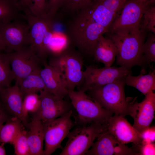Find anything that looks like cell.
<instances>
[{"label": "cell", "mask_w": 155, "mask_h": 155, "mask_svg": "<svg viewBox=\"0 0 155 155\" xmlns=\"http://www.w3.org/2000/svg\"><path fill=\"white\" fill-rule=\"evenodd\" d=\"M125 79L116 81L87 92L104 109L113 114L125 117L129 115L132 98L125 96Z\"/></svg>", "instance_id": "obj_1"}, {"label": "cell", "mask_w": 155, "mask_h": 155, "mask_svg": "<svg viewBox=\"0 0 155 155\" xmlns=\"http://www.w3.org/2000/svg\"><path fill=\"white\" fill-rule=\"evenodd\" d=\"M147 33L140 29L137 32L125 34H106V37L112 41L116 47V60L118 65L130 69L134 66H139Z\"/></svg>", "instance_id": "obj_2"}, {"label": "cell", "mask_w": 155, "mask_h": 155, "mask_svg": "<svg viewBox=\"0 0 155 155\" xmlns=\"http://www.w3.org/2000/svg\"><path fill=\"white\" fill-rule=\"evenodd\" d=\"M71 104L77 113L75 121L78 125L93 123H106L113 114L101 107L86 92L78 90H69Z\"/></svg>", "instance_id": "obj_3"}, {"label": "cell", "mask_w": 155, "mask_h": 155, "mask_svg": "<svg viewBox=\"0 0 155 155\" xmlns=\"http://www.w3.org/2000/svg\"><path fill=\"white\" fill-rule=\"evenodd\" d=\"M82 55L69 47L56 55L52 56L49 65L62 73L69 90H74L82 84L84 80Z\"/></svg>", "instance_id": "obj_4"}, {"label": "cell", "mask_w": 155, "mask_h": 155, "mask_svg": "<svg viewBox=\"0 0 155 155\" xmlns=\"http://www.w3.org/2000/svg\"><path fill=\"white\" fill-rule=\"evenodd\" d=\"M108 123L78 125L69 133L67 142L59 155H85L95 140L107 131Z\"/></svg>", "instance_id": "obj_5"}, {"label": "cell", "mask_w": 155, "mask_h": 155, "mask_svg": "<svg viewBox=\"0 0 155 155\" xmlns=\"http://www.w3.org/2000/svg\"><path fill=\"white\" fill-rule=\"evenodd\" d=\"M150 4L138 0H127L106 33L125 34L138 32L144 11Z\"/></svg>", "instance_id": "obj_6"}, {"label": "cell", "mask_w": 155, "mask_h": 155, "mask_svg": "<svg viewBox=\"0 0 155 155\" xmlns=\"http://www.w3.org/2000/svg\"><path fill=\"white\" fill-rule=\"evenodd\" d=\"M132 74L131 69L120 66L98 68L92 65L86 67L84 71V80L79 90L86 92L117 80L125 79Z\"/></svg>", "instance_id": "obj_7"}, {"label": "cell", "mask_w": 155, "mask_h": 155, "mask_svg": "<svg viewBox=\"0 0 155 155\" xmlns=\"http://www.w3.org/2000/svg\"><path fill=\"white\" fill-rule=\"evenodd\" d=\"M71 110L54 120L42 123L44 131L45 148L44 155H50L61 146L75 123L71 119Z\"/></svg>", "instance_id": "obj_8"}, {"label": "cell", "mask_w": 155, "mask_h": 155, "mask_svg": "<svg viewBox=\"0 0 155 155\" xmlns=\"http://www.w3.org/2000/svg\"><path fill=\"white\" fill-rule=\"evenodd\" d=\"M11 68L16 83L19 86L22 81L29 75L40 71L43 63L29 46L9 53Z\"/></svg>", "instance_id": "obj_9"}, {"label": "cell", "mask_w": 155, "mask_h": 155, "mask_svg": "<svg viewBox=\"0 0 155 155\" xmlns=\"http://www.w3.org/2000/svg\"><path fill=\"white\" fill-rule=\"evenodd\" d=\"M29 28V46L43 62L46 57L44 49L45 39L54 28V18L46 15L36 16L25 15Z\"/></svg>", "instance_id": "obj_10"}, {"label": "cell", "mask_w": 155, "mask_h": 155, "mask_svg": "<svg viewBox=\"0 0 155 155\" xmlns=\"http://www.w3.org/2000/svg\"><path fill=\"white\" fill-rule=\"evenodd\" d=\"M0 36L9 53L19 50L29 45V28L27 22L20 19L0 24Z\"/></svg>", "instance_id": "obj_11"}, {"label": "cell", "mask_w": 155, "mask_h": 155, "mask_svg": "<svg viewBox=\"0 0 155 155\" xmlns=\"http://www.w3.org/2000/svg\"><path fill=\"white\" fill-rule=\"evenodd\" d=\"M40 105L37 111L32 115V120L42 123L58 118L72 110L71 104L55 96L44 90L39 94Z\"/></svg>", "instance_id": "obj_12"}, {"label": "cell", "mask_w": 155, "mask_h": 155, "mask_svg": "<svg viewBox=\"0 0 155 155\" xmlns=\"http://www.w3.org/2000/svg\"><path fill=\"white\" fill-rule=\"evenodd\" d=\"M140 102L132 98L129 115L133 120V126L140 133L150 127L154 117L155 111V93L152 91L146 95Z\"/></svg>", "instance_id": "obj_13"}, {"label": "cell", "mask_w": 155, "mask_h": 155, "mask_svg": "<svg viewBox=\"0 0 155 155\" xmlns=\"http://www.w3.org/2000/svg\"><path fill=\"white\" fill-rule=\"evenodd\" d=\"M138 155L131 148L122 144L107 131L94 142L85 155Z\"/></svg>", "instance_id": "obj_14"}, {"label": "cell", "mask_w": 155, "mask_h": 155, "mask_svg": "<svg viewBox=\"0 0 155 155\" xmlns=\"http://www.w3.org/2000/svg\"><path fill=\"white\" fill-rule=\"evenodd\" d=\"M107 131L124 144H141L140 134L123 116L114 115L109 119Z\"/></svg>", "instance_id": "obj_15"}, {"label": "cell", "mask_w": 155, "mask_h": 155, "mask_svg": "<svg viewBox=\"0 0 155 155\" xmlns=\"http://www.w3.org/2000/svg\"><path fill=\"white\" fill-rule=\"evenodd\" d=\"M44 67L40 72L45 89L57 97L63 98L68 95V90L62 73L56 68L43 63Z\"/></svg>", "instance_id": "obj_16"}, {"label": "cell", "mask_w": 155, "mask_h": 155, "mask_svg": "<svg viewBox=\"0 0 155 155\" xmlns=\"http://www.w3.org/2000/svg\"><path fill=\"white\" fill-rule=\"evenodd\" d=\"M23 100L19 86L16 83L4 88L0 92V101L5 111L11 117L20 119L22 123Z\"/></svg>", "instance_id": "obj_17"}, {"label": "cell", "mask_w": 155, "mask_h": 155, "mask_svg": "<svg viewBox=\"0 0 155 155\" xmlns=\"http://www.w3.org/2000/svg\"><path fill=\"white\" fill-rule=\"evenodd\" d=\"M26 128L28 129L26 134L30 155H44V134L42 122L32 120Z\"/></svg>", "instance_id": "obj_18"}, {"label": "cell", "mask_w": 155, "mask_h": 155, "mask_svg": "<svg viewBox=\"0 0 155 155\" xmlns=\"http://www.w3.org/2000/svg\"><path fill=\"white\" fill-rule=\"evenodd\" d=\"M117 54L116 47L112 41L103 35L99 38L93 52V56L98 62L103 63L105 67L112 66Z\"/></svg>", "instance_id": "obj_19"}, {"label": "cell", "mask_w": 155, "mask_h": 155, "mask_svg": "<svg viewBox=\"0 0 155 155\" xmlns=\"http://www.w3.org/2000/svg\"><path fill=\"white\" fill-rule=\"evenodd\" d=\"M125 85L135 88L144 95L155 90V70L151 69L146 74L140 73L137 76L132 74L127 75L125 79Z\"/></svg>", "instance_id": "obj_20"}, {"label": "cell", "mask_w": 155, "mask_h": 155, "mask_svg": "<svg viewBox=\"0 0 155 155\" xmlns=\"http://www.w3.org/2000/svg\"><path fill=\"white\" fill-rule=\"evenodd\" d=\"M143 44L140 63V73L145 74L151 63L155 62V34L149 32Z\"/></svg>", "instance_id": "obj_21"}, {"label": "cell", "mask_w": 155, "mask_h": 155, "mask_svg": "<svg viewBox=\"0 0 155 155\" xmlns=\"http://www.w3.org/2000/svg\"><path fill=\"white\" fill-rule=\"evenodd\" d=\"M24 126L19 119L11 117L0 127V143L12 144L14 140Z\"/></svg>", "instance_id": "obj_22"}, {"label": "cell", "mask_w": 155, "mask_h": 155, "mask_svg": "<svg viewBox=\"0 0 155 155\" xmlns=\"http://www.w3.org/2000/svg\"><path fill=\"white\" fill-rule=\"evenodd\" d=\"M40 72L29 75L21 82L19 86L23 98L28 94L37 93L45 89V87L40 75Z\"/></svg>", "instance_id": "obj_23"}, {"label": "cell", "mask_w": 155, "mask_h": 155, "mask_svg": "<svg viewBox=\"0 0 155 155\" xmlns=\"http://www.w3.org/2000/svg\"><path fill=\"white\" fill-rule=\"evenodd\" d=\"M21 11L12 0H0V24L20 19Z\"/></svg>", "instance_id": "obj_24"}, {"label": "cell", "mask_w": 155, "mask_h": 155, "mask_svg": "<svg viewBox=\"0 0 155 155\" xmlns=\"http://www.w3.org/2000/svg\"><path fill=\"white\" fill-rule=\"evenodd\" d=\"M40 102L39 95L37 93H30L24 97L22 112V123L24 126L26 127L28 125L27 119L28 114L30 113L32 115L36 112L39 108Z\"/></svg>", "instance_id": "obj_25"}, {"label": "cell", "mask_w": 155, "mask_h": 155, "mask_svg": "<svg viewBox=\"0 0 155 155\" xmlns=\"http://www.w3.org/2000/svg\"><path fill=\"white\" fill-rule=\"evenodd\" d=\"M15 79L11 70L9 53L0 51V83L3 88L10 86Z\"/></svg>", "instance_id": "obj_26"}, {"label": "cell", "mask_w": 155, "mask_h": 155, "mask_svg": "<svg viewBox=\"0 0 155 155\" xmlns=\"http://www.w3.org/2000/svg\"><path fill=\"white\" fill-rule=\"evenodd\" d=\"M155 4H150L145 9L141 20L140 29L155 34Z\"/></svg>", "instance_id": "obj_27"}, {"label": "cell", "mask_w": 155, "mask_h": 155, "mask_svg": "<svg viewBox=\"0 0 155 155\" xmlns=\"http://www.w3.org/2000/svg\"><path fill=\"white\" fill-rule=\"evenodd\" d=\"M12 144L13 146L15 153L16 155H30L26 130L24 128L18 133Z\"/></svg>", "instance_id": "obj_28"}, {"label": "cell", "mask_w": 155, "mask_h": 155, "mask_svg": "<svg viewBox=\"0 0 155 155\" xmlns=\"http://www.w3.org/2000/svg\"><path fill=\"white\" fill-rule=\"evenodd\" d=\"M93 0H63L61 8L65 13H76L90 4Z\"/></svg>", "instance_id": "obj_29"}, {"label": "cell", "mask_w": 155, "mask_h": 155, "mask_svg": "<svg viewBox=\"0 0 155 155\" xmlns=\"http://www.w3.org/2000/svg\"><path fill=\"white\" fill-rule=\"evenodd\" d=\"M48 0H33L30 14L36 16L46 15Z\"/></svg>", "instance_id": "obj_30"}, {"label": "cell", "mask_w": 155, "mask_h": 155, "mask_svg": "<svg viewBox=\"0 0 155 155\" xmlns=\"http://www.w3.org/2000/svg\"><path fill=\"white\" fill-rule=\"evenodd\" d=\"M127 0H98L111 12L118 14Z\"/></svg>", "instance_id": "obj_31"}, {"label": "cell", "mask_w": 155, "mask_h": 155, "mask_svg": "<svg viewBox=\"0 0 155 155\" xmlns=\"http://www.w3.org/2000/svg\"><path fill=\"white\" fill-rule=\"evenodd\" d=\"M63 0H48L46 15L49 18H54L61 8Z\"/></svg>", "instance_id": "obj_32"}, {"label": "cell", "mask_w": 155, "mask_h": 155, "mask_svg": "<svg viewBox=\"0 0 155 155\" xmlns=\"http://www.w3.org/2000/svg\"><path fill=\"white\" fill-rule=\"evenodd\" d=\"M141 144L154 143L155 141V127L148 128L140 133Z\"/></svg>", "instance_id": "obj_33"}, {"label": "cell", "mask_w": 155, "mask_h": 155, "mask_svg": "<svg viewBox=\"0 0 155 155\" xmlns=\"http://www.w3.org/2000/svg\"><path fill=\"white\" fill-rule=\"evenodd\" d=\"M25 15L30 14L31 8L33 3V0H12Z\"/></svg>", "instance_id": "obj_34"}, {"label": "cell", "mask_w": 155, "mask_h": 155, "mask_svg": "<svg viewBox=\"0 0 155 155\" xmlns=\"http://www.w3.org/2000/svg\"><path fill=\"white\" fill-rule=\"evenodd\" d=\"M138 147L137 152L141 155H155V145L154 143L135 145Z\"/></svg>", "instance_id": "obj_35"}, {"label": "cell", "mask_w": 155, "mask_h": 155, "mask_svg": "<svg viewBox=\"0 0 155 155\" xmlns=\"http://www.w3.org/2000/svg\"><path fill=\"white\" fill-rule=\"evenodd\" d=\"M11 117L5 111L0 101V127Z\"/></svg>", "instance_id": "obj_36"}, {"label": "cell", "mask_w": 155, "mask_h": 155, "mask_svg": "<svg viewBox=\"0 0 155 155\" xmlns=\"http://www.w3.org/2000/svg\"><path fill=\"white\" fill-rule=\"evenodd\" d=\"M4 143H0V155H5L6 152L4 147Z\"/></svg>", "instance_id": "obj_37"}, {"label": "cell", "mask_w": 155, "mask_h": 155, "mask_svg": "<svg viewBox=\"0 0 155 155\" xmlns=\"http://www.w3.org/2000/svg\"><path fill=\"white\" fill-rule=\"evenodd\" d=\"M5 49L4 44L0 36V51H5Z\"/></svg>", "instance_id": "obj_38"}, {"label": "cell", "mask_w": 155, "mask_h": 155, "mask_svg": "<svg viewBox=\"0 0 155 155\" xmlns=\"http://www.w3.org/2000/svg\"><path fill=\"white\" fill-rule=\"evenodd\" d=\"M142 3L149 2L152 4H155V0H138Z\"/></svg>", "instance_id": "obj_39"}, {"label": "cell", "mask_w": 155, "mask_h": 155, "mask_svg": "<svg viewBox=\"0 0 155 155\" xmlns=\"http://www.w3.org/2000/svg\"><path fill=\"white\" fill-rule=\"evenodd\" d=\"M4 88H3L0 83V92L2 91Z\"/></svg>", "instance_id": "obj_40"}]
</instances>
